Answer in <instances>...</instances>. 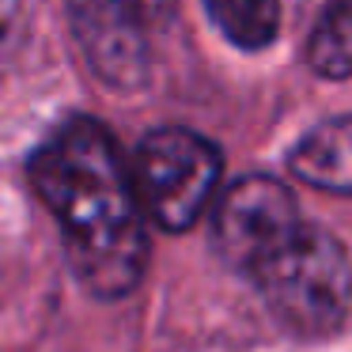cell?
<instances>
[{"label": "cell", "mask_w": 352, "mask_h": 352, "mask_svg": "<svg viewBox=\"0 0 352 352\" xmlns=\"http://www.w3.org/2000/svg\"><path fill=\"white\" fill-rule=\"evenodd\" d=\"M27 175L80 284L99 299L129 296L148 269V212L114 133L99 118L69 114L38 140Z\"/></svg>", "instance_id": "cell-1"}, {"label": "cell", "mask_w": 352, "mask_h": 352, "mask_svg": "<svg viewBox=\"0 0 352 352\" xmlns=\"http://www.w3.org/2000/svg\"><path fill=\"white\" fill-rule=\"evenodd\" d=\"M265 307L288 333L318 341L344 326L352 307V261L329 231L299 223V231L254 269Z\"/></svg>", "instance_id": "cell-2"}, {"label": "cell", "mask_w": 352, "mask_h": 352, "mask_svg": "<svg viewBox=\"0 0 352 352\" xmlns=\"http://www.w3.org/2000/svg\"><path fill=\"white\" fill-rule=\"evenodd\" d=\"M129 167L148 220L163 231H190L220 190L223 155L201 133L163 125L137 144Z\"/></svg>", "instance_id": "cell-3"}, {"label": "cell", "mask_w": 352, "mask_h": 352, "mask_svg": "<svg viewBox=\"0 0 352 352\" xmlns=\"http://www.w3.org/2000/svg\"><path fill=\"white\" fill-rule=\"evenodd\" d=\"M170 0H69V19L91 72L114 91H140L152 72V38Z\"/></svg>", "instance_id": "cell-4"}, {"label": "cell", "mask_w": 352, "mask_h": 352, "mask_svg": "<svg viewBox=\"0 0 352 352\" xmlns=\"http://www.w3.org/2000/svg\"><path fill=\"white\" fill-rule=\"evenodd\" d=\"M296 193L269 175H246L223 190L212 216V243L231 269L250 276L299 231Z\"/></svg>", "instance_id": "cell-5"}, {"label": "cell", "mask_w": 352, "mask_h": 352, "mask_svg": "<svg viewBox=\"0 0 352 352\" xmlns=\"http://www.w3.org/2000/svg\"><path fill=\"white\" fill-rule=\"evenodd\" d=\"M288 167L299 182L326 193H352V114L318 122L288 152Z\"/></svg>", "instance_id": "cell-6"}, {"label": "cell", "mask_w": 352, "mask_h": 352, "mask_svg": "<svg viewBox=\"0 0 352 352\" xmlns=\"http://www.w3.org/2000/svg\"><path fill=\"white\" fill-rule=\"evenodd\" d=\"M307 65L322 80L352 76V0H329L307 38Z\"/></svg>", "instance_id": "cell-7"}, {"label": "cell", "mask_w": 352, "mask_h": 352, "mask_svg": "<svg viewBox=\"0 0 352 352\" xmlns=\"http://www.w3.org/2000/svg\"><path fill=\"white\" fill-rule=\"evenodd\" d=\"M205 12L239 50H265L280 31V0H205Z\"/></svg>", "instance_id": "cell-8"}, {"label": "cell", "mask_w": 352, "mask_h": 352, "mask_svg": "<svg viewBox=\"0 0 352 352\" xmlns=\"http://www.w3.org/2000/svg\"><path fill=\"white\" fill-rule=\"evenodd\" d=\"M23 31V0H0V54H8Z\"/></svg>", "instance_id": "cell-9"}]
</instances>
